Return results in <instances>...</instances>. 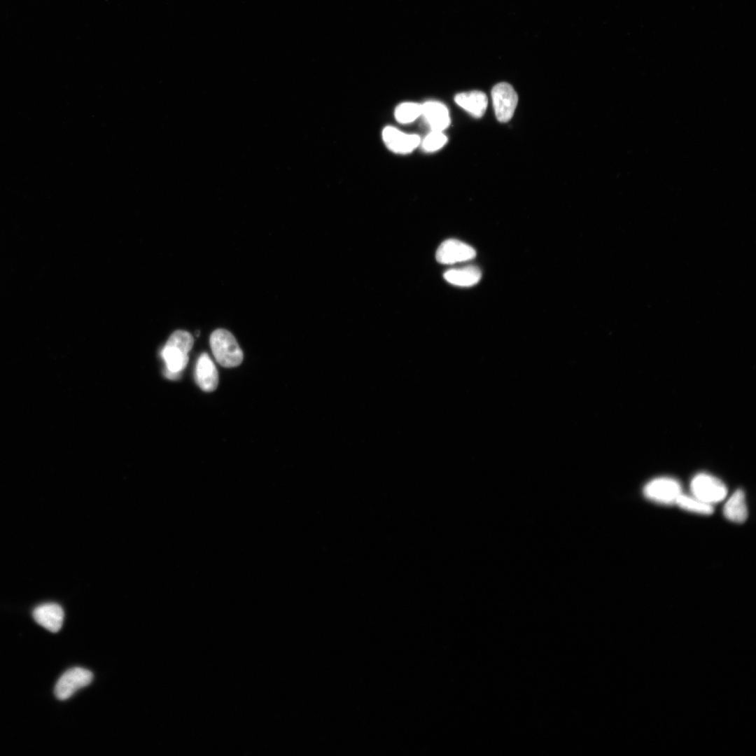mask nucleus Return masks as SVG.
Returning <instances> with one entry per match:
<instances>
[{"label":"nucleus","mask_w":756,"mask_h":756,"mask_svg":"<svg viewBox=\"0 0 756 756\" xmlns=\"http://www.w3.org/2000/svg\"><path fill=\"white\" fill-rule=\"evenodd\" d=\"M209 344L216 360L225 368L239 365L243 353L234 335L227 330L219 328L210 335Z\"/></svg>","instance_id":"f257e3e1"},{"label":"nucleus","mask_w":756,"mask_h":756,"mask_svg":"<svg viewBox=\"0 0 756 756\" xmlns=\"http://www.w3.org/2000/svg\"><path fill=\"white\" fill-rule=\"evenodd\" d=\"M690 489L696 498L709 504L722 500L727 493L726 486L721 480L706 473L695 475Z\"/></svg>","instance_id":"f03ea898"},{"label":"nucleus","mask_w":756,"mask_h":756,"mask_svg":"<svg viewBox=\"0 0 756 756\" xmlns=\"http://www.w3.org/2000/svg\"><path fill=\"white\" fill-rule=\"evenodd\" d=\"M643 493L648 499L661 504H676L682 494L681 485L671 477H658L650 481L643 489Z\"/></svg>","instance_id":"7ed1b4c3"},{"label":"nucleus","mask_w":756,"mask_h":756,"mask_svg":"<svg viewBox=\"0 0 756 756\" xmlns=\"http://www.w3.org/2000/svg\"><path fill=\"white\" fill-rule=\"evenodd\" d=\"M491 97L497 120L500 122H508L518 102L517 94L512 86L507 83L496 84L492 88Z\"/></svg>","instance_id":"20e7f679"},{"label":"nucleus","mask_w":756,"mask_h":756,"mask_svg":"<svg viewBox=\"0 0 756 756\" xmlns=\"http://www.w3.org/2000/svg\"><path fill=\"white\" fill-rule=\"evenodd\" d=\"M91 671L80 667H74L64 672L57 680L55 687V696L59 700L71 697L79 689L88 685L92 680Z\"/></svg>","instance_id":"39448f33"},{"label":"nucleus","mask_w":756,"mask_h":756,"mask_svg":"<svg viewBox=\"0 0 756 756\" xmlns=\"http://www.w3.org/2000/svg\"><path fill=\"white\" fill-rule=\"evenodd\" d=\"M476 255L470 245L454 239L443 241L436 251V260L442 264H454L470 260Z\"/></svg>","instance_id":"423d86ee"},{"label":"nucleus","mask_w":756,"mask_h":756,"mask_svg":"<svg viewBox=\"0 0 756 756\" xmlns=\"http://www.w3.org/2000/svg\"><path fill=\"white\" fill-rule=\"evenodd\" d=\"M382 139L390 150L398 154L409 153L421 144L419 136L405 134L391 126L383 130Z\"/></svg>","instance_id":"0eeeda50"},{"label":"nucleus","mask_w":756,"mask_h":756,"mask_svg":"<svg viewBox=\"0 0 756 756\" xmlns=\"http://www.w3.org/2000/svg\"><path fill=\"white\" fill-rule=\"evenodd\" d=\"M188 352L174 345L165 344L161 356L165 363L164 375L172 380L179 379L181 372L188 362Z\"/></svg>","instance_id":"6e6552de"},{"label":"nucleus","mask_w":756,"mask_h":756,"mask_svg":"<svg viewBox=\"0 0 756 756\" xmlns=\"http://www.w3.org/2000/svg\"><path fill=\"white\" fill-rule=\"evenodd\" d=\"M33 617L38 624L56 633L62 626L64 613L58 604L48 603L37 606L33 611Z\"/></svg>","instance_id":"1a4fd4ad"},{"label":"nucleus","mask_w":756,"mask_h":756,"mask_svg":"<svg viewBox=\"0 0 756 756\" xmlns=\"http://www.w3.org/2000/svg\"><path fill=\"white\" fill-rule=\"evenodd\" d=\"M195 381L206 392L214 391L218 384V373L209 356L203 353L197 359L195 367Z\"/></svg>","instance_id":"9d476101"},{"label":"nucleus","mask_w":756,"mask_h":756,"mask_svg":"<svg viewBox=\"0 0 756 756\" xmlns=\"http://www.w3.org/2000/svg\"><path fill=\"white\" fill-rule=\"evenodd\" d=\"M431 131L445 130L450 125L449 111L445 105L437 101H428L421 104V115Z\"/></svg>","instance_id":"9b49d317"},{"label":"nucleus","mask_w":756,"mask_h":756,"mask_svg":"<svg viewBox=\"0 0 756 756\" xmlns=\"http://www.w3.org/2000/svg\"><path fill=\"white\" fill-rule=\"evenodd\" d=\"M455 102L475 118H481L484 114L488 104L486 95L478 90L457 94Z\"/></svg>","instance_id":"f8f14e48"},{"label":"nucleus","mask_w":756,"mask_h":756,"mask_svg":"<svg viewBox=\"0 0 756 756\" xmlns=\"http://www.w3.org/2000/svg\"><path fill=\"white\" fill-rule=\"evenodd\" d=\"M481 276L480 270L474 265L451 269L444 273L447 282L458 286H473L480 280Z\"/></svg>","instance_id":"ddd939ff"},{"label":"nucleus","mask_w":756,"mask_h":756,"mask_svg":"<svg viewBox=\"0 0 756 756\" xmlns=\"http://www.w3.org/2000/svg\"><path fill=\"white\" fill-rule=\"evenodd\" d=\"M725 517L736 523H743L748 517L744 492L737 489L728 499L723 509Z\"/></svg>","instance_id":"4468645a"},{"label":"nucleus","mask_w":756,"mask_h":756,"mask_svg":"<svg viewBox=\"0 0 756 756\" xmlns=\"http://www.w3.org/2000/svg\"><path fill=\"white\" fill-rule=\"evenodd\" d=\"M395 118L400 123H410L421 115V104L414 102H405L398 105L395 110Z\"/></svg>","instance_id":"2eb2a0df"},{"label":"nucleus","mask_w":756,"mask_h":756,"mask_svg":"<svg viewBox=\"0 0 756 756\" xmlns=\"http://www.w3.org/2000/svg\"><path fill=\"white\" fill-rule=\"evenodd\" d=\"M676 504L684 510L699 514H710L713 512L711 504L683 494L678 497Z\"/></svg>","instance_id":"dca6fc26"},{"label":"nucleus","mask_w":756,"mask_h":756,"mask_svg":"<svg viewBox=\"0 0 756 756\" xmlns=\"http://www.w3.org/2000/svg\"><path fill=\"white\" fill-rule=\"evenodd\" d=\"M447 141V137L440 131H431L421 142L424 150L433 152L442 148Z\"/></svg>","instance_id":"f3484780"},{"label":"nucleus","mask_w":756,"mask_h":756,"mask_svg":"<svg viewBox=\"0 0 756 756\" xmlns=\"http://www.w3.org/2000/svg\"><path fill=\"white\" fill-rule=\"evenodd\" d=\"M194 343L192 336L185 330H176L169 337L167 344L176 346L189 352Z\"/></svg>","instance_id":"a211bd4d"}]
</instances>
